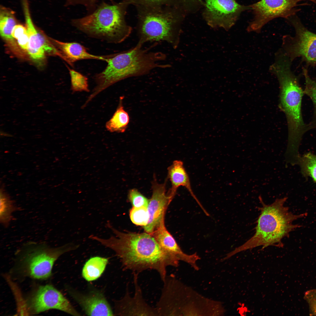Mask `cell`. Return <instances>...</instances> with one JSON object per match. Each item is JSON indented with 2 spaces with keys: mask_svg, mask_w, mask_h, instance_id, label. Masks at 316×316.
<instances>
[{
  "mask_svg": "<svg viewBox=\"0 0 316 316\" xmlns=\"http://www.w3.org/2000/svg\"><path fill=\"white\" fill-rule=\"evenodd\" d=\"M123 99V96L120 97L116 111L110 119L106 123L105 128L110 133H123L128 127L130 117L124 108Z\"/></svg>",
  "mask_w": 316,
  "mask_h": 316,
  "instance_id": "obj_19",
  "label": "cell"
},
{
  "mask_svg": "<svg viewBox=\"0 0 316 316\" xmlns=\"http://www.w3.org/2000/svg\"><path fill=\"white\" fill-rule=\"evenodd\" d=\"M259 199L262 206L258 208L260 214L255 234L243 244L227 254L226 259L260 246L262 247V250L270 246L282 248V239L288 237L290 232L301 226L293 224V222L307 215L306 213L295 214L289 211L288 208L284 206L287 197L276 199L269 205L266 204L260 196Z\"/></svg>",
  "mask_w": 316,
  "mask_h": 316,
  "instance_id": "obj_3",
  "label": "cell"
},
{
  "mask_svg": "<svg viewBox=\"0 0 316 316\" xmlns=\"http://www.w3.org/2000/svg\"><path fill=\"white\" fill-rule=\"evenodd\" d=\"M151 234L164 250L178 261L186 262L195 269H198L196 262L200 258L199 256L196 253L188 255L183 252L174 238L167 230L165 226L164 220Z\"/></svg>",
  "mask_w": 316,
  "mask_h": 316,
  "instance_id": "obj_16",
  "label": "cell"
},
{
  "mask_svg": "<svg viewBox=\"0 0 316 316\" xmlns=\"http://www.w3.org/2000/svg\"><path fill=\"white\" fill-rule=\"evenodd\" d=\"M129 5L133 4L135 6H157L164 5H175V0H123Z\"/></svg>",
  "mask_w": 316,
  "mask_h": 316,
  "instance_id": "obj_29",
  "label": "cell"
},
{
  "mask_svg": "<svg viewBox=\"0 0 316 316\" xmlns=\"http://www.w3.org/2000/svg\"><path fill=\"white\" fill-rule=\"evenodd\" d=\"M16 23L14 12L5 7H1L0 12V33L3 38L8 41H13L14 38L12 36L11 33Z\"/></svg>",
  "mask_w": 316,
  "mask_h": 316,
  "instance_id": "obj_22",
  "label": "cell"
},
{
  "mask_svg": "<svg viewBox=\"0 0 316 316\" xmlns=\"http://www.w3.org/2000/svg\"><path fill=\"white\" fill-rule=\"evenodd\" d=\"M292 62L286 56L276 58L269 70L275 75L280 88V106L286 118L288 132L287 152L296 155L304 135L309 131L303 116L302 104L304 95L300 84V75L292 70Z\"/></svg>",
  "mask_w": 316,
  "mask_h": 316,
  "instance_id": "obj_2",
  "label": "cell"
},
{
  "mask_svg": "<svg viewBox=\"0 0 316 316\" xmlns=\"http://www.w3.org/2000/svg\"><path fill=\"white\" fill-rule=\"evenodd\" d=\"M135 293L130 295L128 285L124 296L115 302L114 315L120 316H158L155 308L150 306L145 302L138 283V274L133 272Z\"/></svg>",
  "mask_w": 316,
  "mask_h": 316,
  "instance_id": "obj_12",
  "label": "cell"
},
{
  "mask_svg": "<svg viewBox=\"0 0 316 316\" xmlns=\"http://www.w3.org/2000/svg\"><path fill=\"white\" fill-rule=\"evenodd\" d=\"M142 45L138 43L131 49L112 54L108 59L105 68L95 76L96 85L84 103L85 106L102 91L121 80L147 74L155 68L169 67L160 63L165 59V54L143 49Z\"/></svg>",
  "mask_w": 316,
  "mask_h": 316,
  "instance_id": "obj_4",
  "label": "cell"
},
{
  "mask_svg": "<svg viewBox=\"0 0 316 316\" xmlns=\"http://www.w3.org/2000/svg\"><path fill=\"white\" fill-rule=\"evenodd\" d=\"M129 5L123 0L111 5L103 2L89 15L72 19L71 23L89 36L119 43L128 37L132 31L125 20Z\"/></svg>",
  "mask_w": 316,
  "mask_h": 316,
  "instance_id": "obj_6",
  "label": "cell"
},
{
  "mask_svg": "<svg viewBox=\"0 0 316 316\" xmlns=\"http://www.w3.org/2000/svg\"><path fill=\"white\" fill-rule=\"evenodd\" d=\"M291 21L295 34L283 36L281 49L292 62L300 57L306 67L316 66V34L308 30L298 19Z\"/></svg>",
  "mask_w": 316,
  "mask_h": 316,
  "instance_id": "obj_8",
  "label": "cell"
},
{
  "mask_svg": "<svg viewBox=\"0 0 316 316\" xmlns=\"http://www.w3.org/2000/svg\"><path fill=\"white\" fill-rule=\"evenodd\" d=\"M309 307V313L311 316H316V289L307 290L303 297Z\"/></svg>",
  "mask_w": 316,
  "mask_h": 316,
  "instance_id": "obj_30",
  "label": "cell"
},
{
  "mask_svg": "<svg viewBox=\"0 0 316 316\" xmlns=\"http://www.w3.org/2000/svg\"><path fill=\"white\" fill-rule=\"evenodd\" d=\"M202 15L212 28H221L227 31L236 23L241 14L251 8L235 0H204Z\"/></svg>",
  "mask_w": 316,
  "mask_h": 316,
  "instance_id": "obj_10",
  "label": "cell"
},
{
  "mask_svg": "<svg viewBox=\"0 0 316 316\" xmlns=\"http://www.w3.org/2000/svg\"><path fill=\"white\" fill-rule=\"evenodd\" d=\"M24 15L29 42L27 51L33 60L39 62L44 58L47 53L58 54L57 51L44 36L35 28L32 21L28 4L25 0L23 2Z\"/></svg>",
  "mask_w": 316,
  "mask_h": 316,
  "instance_id": "obj_14",
  "label": "cell"
},
{
  "mask_svg": "<svg viewBox=\"0 0 316 316\" xmlns=\"http://www.w3.org/2000/svg\"><path fill=\"white\" fill-rule=\"evenodd\" d=\"M71 79V89L72 92H89L88 79L85 75L76 71L69 68Z\"/></svg>",
  "mask_w": 316,
  "mask_h": 316,
  "instance_id": "obj_25",
  "label": "cell"
},
{
  "mask_svg": "<svg viewBox=\"0 0 316 316\" xmlns=\"http://www.w3.org/2000/svg\"><path fill=\"white\" fill-rule=\"evenodd\" d=\"M129 215L132 222L136 225L144 227L147 224L149 216L147 207H133L130 211Z\"/></svg>",
  "mask_w": 316,
  "mask_h": 316,
  "instance_id": "obj_26",
  "label": "cell"
},
{
  "mask_svg": "<svg viewBox=\"0 0 316 316\" xmlns=\"http://www.w3.org/2000/svg\"><path fill=\"white\" fill-rule=\"evenodd\" d=\"M168 176L171 186L167 195L172 200L178 188L180 186L185 188L189 192L205 213L207 212L194 193L192 188L189 176L185 169L183 162L175 160L168 168Z\"/></svg>",
  "mask_w": 316,
  "mask_h": 316,
  "instance_id": "obj_17",
  "label": "cell"
},
{
  "mask_svg": "<svg viewBox=\"0 0 316 316\" xmlns=\"http://www.w3.org/2000/svg\"><path fill=\"white\" fill-rule=\"evenodd\" d=\"M128 198L133 207H147L149 200L135 188L129 190Z\"/></svg>",
  "mask_w": 316,
  "mask_h": 316,
  "instance_id": "obj_28",
  "label": "cell"
},
{
  "mask_svg": "<svg viewBox=\"0 0 316 316\" xmlns=\"http://www.w3.org/2000/svg\"><path fill=\"white\" fill-rule=\"evenodd\" d=\"M301 0H261L249 5L254 17L247 27V31L259 32L265 25L274 19L292 16L297 11V7Z\"/></svg>",
  "mask_w": 316,
  "mask_h": 316,
  "instance_id": "obj_9",
  "label": "cell"
},
{
  "mask_svg": "<svg viewBox=\"0 0 316 316\" xmlns=\"http://www.w3.org/2000/svg\"><path fill=\"white\" fill-rule=\"evenodd\" d=\"M166 182L159 183L155 179L152 183V195L147 206L149 219L143 227L146 232L152 234L164 220L166 209L172 200L166 193Z\"/></svg>",
  "mask_w": 316,
  "mask_h": 316,
  "instance_id": "obj_13",
  "label": "cell"
},
{
  "mask_svg": "<svg viewBox=\"0 0 316 316\" xmlns=\"http://www.w3.org/2000/svg\"><path fill=\"white\" fill-rule=\"evenodd\" d=\"M27 305L32 314L55 309L73 315H81L61 292L50 285L39 286L29 298Z\"/></svg>",
  "mask_w": 316,
  "mask_h": 316,
  "instance_id": "obj_11",
  "label": "cell"
},
{
  "mask_svg": "<svg viewBox=\"0 0 316 316\" xmlns=\"http://www.w3.org/2000/svg\"><path fill=\"white\" fill-rule=\"evenodd\" d=\"M99 0H67L66 5L73 6L80 4L84 5L91 13L96 8V3Z\"/></svg>",
  "mask_w": 316,
  "mask_h": 316,
  "instance_id": "obj_31",
  "label": "cell"
},
{
  "mask_svg": "<svg viewBox=\"0 0 316 316\" xmlns=\"http://www.w3.org/2000/svg\"><path fill=\"white\" fill-rule=\"evenodd\" d=\"M59 50V55L71 66L76 61L83 59H93L107 61L111 55L98 56L89 53L86 48L76 42H65L55 41Z\"/></svg>",
  "mask_w": 316,
  "mask_h": 316,
  "instance_id": "obj_18",
  "label": "cell"
},
{
  "mask_svg": "<svg viewBox=\"0 0 316 316\" xmlns=\"http://www.w3.org/2000/svg\"><path fill=\"white\" fill-rule=\"evenodd\" d=\"M297 164H299L304 176L311 177L316 183V155L309 152L300 155Z\"/></svg>",
  "mask_w": 316,
  "mask_h": 316,
  "instance_id": "obj_24",
  "label": "cell"
},
{
  "mask_svg": "<svg viewBox=\"0 0 316 316\" xmlns=\"http://www.w3.org/2000/svg\"><path fill=\"white\" fill-rule=\"evenodd\" d=\"M0 202V223L3 226L7 227L13 218V213L18 208L7 195L1 190Z\"/></svg>",
  "mask_w": 316,
  "mask_h": 316,
  "instance_id": "obj_23",
  "label": "cell"
},
{
  "mask_svg": "<svg viewBox=\"0 0 316 316\" xmlns=\"http://www.w3.org/2000/svg\"><path fill=\"white\" fill-rule=\"evenodd\" d=\"M302 74L305 82L304 94L311 99L313 107L311 119L308 124V129L309 130H316V78L312 77L309 75L308 68L305 66L302 68Z\"/></svg>",
  "mask_w": 316,
  "mask_h": 316,
  "instance_id": "obj_21",
  "label": "cell"
},
{
  "mask_svg": "<svg viewBox=\"0 0 316 316\" xmlns=\"http://www.w3.org/2000/svg\"><path fill=\"white\" fill-rule=\"evenodd\" d=\"M17 40L18 44L21 48L27 51L29 42L27 32L19 37Z\"/></svg>",
  "mask_w": 316,
  "mask_h": 316,
  "instance_id": "obj_33",
  "label": "cell"
},
{
  "mask_svg": "<svg viewBox=\"0 0 316 316\" xmlns=\"http://www.w3.org/2000/svg\"><path fill=\"white\" fill-rule=\"evenodd\" d=\"M78 247L70 243L54 248L45 243L28 242L23 247V271L25 275L35 279H47L51 275L53 265L57 259L63 254Z\"/></svg>",
  "mask_w": 316,
  "mask_h": 316,
  "instance_id": "obj_7",
  "label": "cell"
},
{
  "mask_svg": "<svg viewBox=\"0 0 316 316\" xmlns=\"http://www.w3.org/2000/svg\"><path fill=\"white\" fill-rule=\"evenodd\" d=\"M176 5L186 15L196 12L203 6V0H175Z\"/></svg>",
  "mask_w": 316,
  "mask_h": 316,
  "instance_id": "obj_27",
  "label": "cell"
},
{
  "mask_svg": "<svg viewBox=\"0 0 316 316\" xmlns=\"http://www.w3.org/2000/svg\"><path fill=\"white\" fill-rule=\"evenodd\" d=\"M69 293L85 313L90 316H113L114 313L103 293L93 290L83 293L73 289Z\"/></svg>",
  "mask_w": 316,
  "mask_h": 316,
  "instance_id": "obj_15",
  "label": "cell"
},
{
  "mask_svg": "<svg viewBox=\"0 0 316 316\" xmlns=\"http://www.w3.org/2000/svg\"><path fill=\"white\" fill-rule=\"evenodd\" d=\"M108 261V258L104 257L95 256L90 258L83 268V277L88 281L96 280L104 272Z\"/></svg>",
  "mask_w": 316,
  "mask_h": 316,
  "instance_id": "obj_20",
  "label": "cell"
},
{
  "mask_svg": "<svg viewBox=\"0 0 316 316\" xmlns=\"http://www.w3.org/2000/svg\"><path fill=\"white\" fill-rule=\"evenodd\" d=\"M106 225L115 236L105 239L91 235L89 238L114 251L124 270L139 274L153 269L163 281L166 276L167 267L178 266L179 261L164 250L151 234L123 233L114 228L109 221Z\"/></svg>",
  "mask_w": 316,
  "mask_h": 316,
  "instance_id": "obj_1",
  "label": "cell"
},
{
  "mask_svg": "<svg viewBox=\"0 0 316 316\" xmlns=\"http://www.w3.org/2000/svg\"><path fill=\"white\" fill-rule=\"evenodd\" d=\"M27 32L26 28L20 24L16 25L13 28L11 33L13 37L17 40L22 35Z\"/></svg>",
  "mask_w": 316,
  "mask_h": 316,
  "instance_id": "obj_32",
  "label": "cell"
},
{
  "mask_svg": "<svg viewBox=\"0 0 316 316\" xmlns=\"http://www.w3.org/2000/svg\"><path fill=\"white\" fill-rule=\"evenodd\" d=\"M138 43L165 41L178 46L185 14L175 5L135 6Z\"/></svg>",
  "mask_w": 316,
  "mask_h": 316,
  "instance_id": "obj_5",
  "label": "cell"
}]
</instances>
